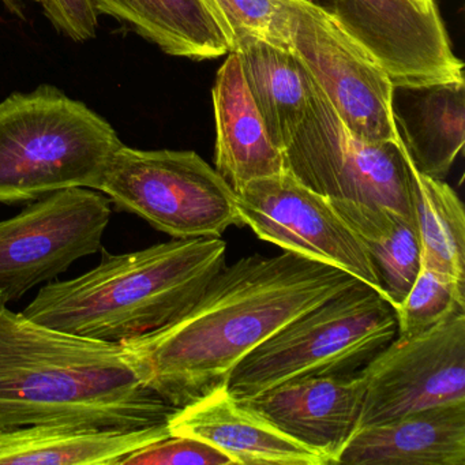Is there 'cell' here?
Returning <instances> with one entry per match:
<instances>
[{"instance_id":"6da1fadb","label":"cell","mask_w":465,"mask_h":465,"mask_svg":"<svg viewBox=\"0 0 465 465\" xmlns=\"http://www.w3.org/2000/svg\"><path fill=\"white\" fill-rule=\"evenodd\" d=\"M356 282L296 252L247 255L223 266L183 317L119 345L138 380L182 408L227 385L261 342Z\"/></svg>"},{"instance_id":"7a4b0ae2","label":"cell","mask_w":465,"mask_h":465,"mask_svg":"<svg viewBox=\"0 0 465 465\" xmlns=\"http://www.w3.org/2000/svg\"><path fill=\"white\" fill-rule=\"evenodd\" d=\"M0 292V431L61 423L134 430L179 408L138 380L119 344L48 328Z\"/></svg>"},{"instance_id":"3957f363","label":"cell","mask_w":465,"mask_h":465,"mask_svg":"<svg viewBox=\"0 0 465 465\" xmlns=\"http://www.w3.org/2000/svg\"><path fill=\"white\" fill-rule=\"evenodd\" d=\"M47 282L24 314L64 333L121 344L183 317L225 265L222 238L173 239Z\"/></svg>"},{"instance_id":"277c9868","label":"cell","mask_w":465,"mask_h":465,"mask_svg":"<svg viewBox=\"0 0 465 465\" xmlns=\"http://www.w3.org/2000/svg\"><path fill=\"white\" fill-rule=\"evenodd\" d=\"M122 145L104 118L54 86L12 94L0 103V203L73 187L99 192Z\"/></svg>"},{"instance_id":"5b68a950","label":"cell","mask_w":465,"mask_h":465,"mask_svg":"<svg viewBox=\"0 0 465 465\" xmlns=\"http://www.w3.org/2000/svg\"><path fill=\"white\" fill-rule=\"evenodd\" d=\"M396 334L393 307L356 282L261 342L236 364L225 388L244 401L290 381L350 374Z\"/></svg>"},{"instance_id":"8992f818","label":"cell","mask_w":465,"mask_h":465,"mask_svg":"<svg viewBox=\"0 0 465 465\" xmlns=\"http://www.w3.org/2000/svg\"><path fill=\"white\" fill-rule=\"evenodd\" d=\"M282 156L288 173L328 200L383 206L416 222L402 143H371L351 133L314 80L309 110Z\"/></svg>"},{"instance_id":"52a82bcc","label":"cell","mask_w":465,"mask_h":465,"mask_svg":"<svg viewBox=\"0 0 465 465\" xmlns=\"http://www.w3.org/2000/svg\"><path fill=\"white\" fill-rule=\"evenodd\" d=\"M116 208L173 239L220 238L242 224L236 193L193 151H141L122 145L100 183Z\"/></svg>"},{"instance_id":"ba28073f","label":"cell","mask_w":465,"mask_h":465,"mask_svg":"<svg viewBox=\"0 0 465 465\" xmlns=\"http://www.w3.org/2000/svg\"><path fill=\"white\" fill-rule=\"evenodd\" d=\"M97 190L73 187L34 201L0 222V292L15 302L103 249L113 208Z\"/></svg>"},{"instance_id":"9c48e42d","label":"cell","mask_w":465,"mask_h":465,"mask_svg":"<svg viewBox=\"0 0 465 465\" xmlns=\"http://www.w3.org/2000/svg\"><path fill=\"white\" fill-rule=\"evenodd\" d=\"M291 50L351 133L371 143L399 141L391 80L333 15L290 0Z\"/></svg>"},{"instance_id":"30bf717a","label":"cell","mask_w":465,"mask_h":465,"mask_svg":"<svg viewBox=\"0 0 465 465\" xmlns=\"http://www.w3.org/2000/svg\"><path fill=\"white\" fill-rule=\"evenodd\" d=\"M361 372L366 391L356 430L465 401V312L418 336L397 334Z\"/></svg>"},{"instance_id":"8fae6325","label":"cell","mask_w":465,"mask_h":465,"mask_svg":"<svg viewBox=\"0 0 465 465\" xmlns=\"http://www.w3.org/2000/svg\"><path fill=\"white\" fill-rule=\"evenodd\" d=\"M242 224L284 252L336 266L380 292L369 254L331 201L287 171L255 179L236 193Z\"/></svg>"},{"instance_id":"7c38bea8","label":"cell","mask_w":465,"mask_h":465,"mask_svg":"<svg viewBox=\"0 0 465 465\" xmlns=\"http://www.w3.org/2000/svg\"><path fill=\"white\" fill-rule=\"evenodd\" d=\"M333 15L393 86L464 80L434 0H337Z\"/></svg>"},{"instance_id":"4fadbf2b","label":"cell","mask_w":465,"mask_h":465,"mask_svg":"<svg viewBox=\"0 0 465 465\" xmlns=\"http://www.w3.org/2000/svg\"><path fill=\"white\" fill-rule=\"evenodd\" d=\"M364 391L358 370L290 381L241 402L333 465L358 426Z\"/></svg>"},{"instance_id":"5bb4252c","label":"cell","mask_w":465,"mask_h":465,"mask_svg":"<svg viewBox=\"0 0 465 465\" xmlns=\"http://www.w3.org/2000/svg\"><path fill=\"white\" fill-rule=\"evenodd\" d=\"M168 426L171 435L205 440L235 465H328L322 456L233 399L225 386L179 408Z\"/></svg>"},{"instance_id":"9a60e30c","label":"cell","mask_w":465,"mask_h":465,"mask_svg":"<svg viewBox=\"0 0 465 465\" xmlns=\"http://www.w3.org/2000/svg\"><path fill=\"white\" fill-rule=\"evenodd\" d=\"M337 464L465 465V401L356 430Z\"/></svg>"},{"instance_id":"2e32d148","label":"cell","mask_w":465,"mask_h":465,"mask_svg":"<svg viewBox=\"0 0 465 465\" xmlns=\"http://www.w3.org/2000/svg\"><path fill=\"white\" fill-rule=\"evenodd\" d=\"M391 110L411 164L443 181L464 148V80L393 86Z\"/></svg>"},{"instance_id":"e0dca14e","label":"cell","mask_w":465,"mask_h":465,"mask_svg":"<svg viewBox=\"0 0 465 465\" xmlns=\"http://www.w3.org/2000/svg\"><path fill=\"white\" fill-rule=\"evenodd\" d=\"M216 118V171L238 193L255 179L284 173L282 149L269 137L250 94L238 54L228 53L213 92Z\"/></svg>"},{"instance_id":"ac0fdd59","label":"cell","mask_w":465,"mask_h":465,"mask_svg":"<svg viewBox=\"0 0 465 465\" xmlns=\"http://www.w3.org/2000/svg\"><path fill=\"white\" fill-rule=\"evenodd\" d=\"M168 423L134 430L61 423L4 430L0 465H118L132 451L170 437Z\"/></svg>"},{"instance_id":"d6986e66","label":"cell","mask_w":465,"mask_h":465,"mask_svg":"<svg viewBox=\"0 0 465 465\" xmlns=\"http://www.w3.org/2000/svg\"><path fill=\"white\" fill-rule=\"evenodd\" d=\"M235 54L269 137L284 151L309 110L312 78L292 50L247 40Z\"/></svg>"},{"instance_id":"ffe728a7","label":"cell","mask_w":465,"mask_h":465,"mask_svg":"<svg viewBox=\"0 0 465 465\" xmlns=\"http://www.w3.org/2000/svg\"><path fill=\"white\" fill-rule=\"evenodd\" d=\"M110 15L165 54L206 61L227 55V42L201 0H94Z\"/></svg>"},{"instance_id":"44dd1931","label":"cell","mask_w":465,"mask_h":465,"mask_svg":"<svg viewBox=\"0 0 465 465\" xmlns=\"http://www.w3.org/2000/svg\"><path fill=\"white\" fill-rule=\"evenodd\" d=\"M331 203L369 254L381 295L393 309L399 306L423 266L416 222L383 206L351 201Z\"/></svg>"},{"instance_id":"7402d4cb","label":"cell","mask_w":465,"mask_h":465,"mask_svg":"<svg viewBox=\"0 0 465 465\" xmlns=\"http://www.w3.org/2000/svg\"><path fill=\"white\" fill-rule=\"evenodd\" d=\"M423 268L465 284V212L457 193L411 164Z\"/></svg>"},{"instance_id":"603a6c76","label":"cell","mask_w":465,"mask_h":465,"mask_svg":"<svg viewBox=\"0 0 465 465\" xmlns=\"http://www.w3.org/2000/svg\"><path fill=\"white\" fill-rule=\"evenodd\" d=\"M230 53L247 40L291 50L290 0H201Z\"/></svg>"},{"instance_id":"cb8c5ba5","label":"cell","mask_w":465,"mask_h":465,"mask_svg":"<svg viewBox=\"0 0 465 465\" xmlns=\"http://www.w3.org/2000/svg\"><path fill=\"white\" fill-rule=\"evenodd\" d=\"M465 312V284L421 266L404 301L394 307L399 336H418Z\"/></svg>"},{"instance_id":"d4e9b609","label":"cell","mask_w":465,"mask_h":465,"mask_svg":"<svg viewBox=\"0 0 465 465\" xmlns=\"http://www.w3.org/2000/svg\"><path fill=\"white\" fill-rule=\"evenodd\" d=\"M118 465H235L228 454L205 440L170 435L119 460Z\"/></svg>"},{"instance_id":"484cf974","label":"cell","mask_w":465,"mask_h":465,"mask_svg":"<svg viewBox=\"0 0 465 465\" xmlns=\"http://www.w3.org/2000/svg\"><path fill=\"white\" fill-rule=\"evenodd\" d=\"M51 23L74 42H86L96 36L99 15L94 0H42Z\"/></svg>"},{"instance_id":"4316f807","label":"cell","mask_w":465,"mask_h":465,"mask_svg":"<svg viewBox=\"0 0 465 465\" xmlns=\"http://www.w3.org/2000/svg\"><path fill=\"white\" fill-rule=\"evenodd\" d=\"M5 5H6L7 9L10 10V12L15 13V15H20L21 18L24 17L23 15V0H2ZM32 2H37V4H40L42 0H32Z\"/></svg>"},{"instance_id":"83f0119b","label":"cell","mask_w":465,"mask_h":465,"mask_svg":"<svg viewBox=\"0 0 465 465\" xmlns=\"http://www.w3.org/2000/svg\"><path fill=\"white\" fill-rule=\"evenodd\" d=\"M306 2L325 10V12L331 13V15H333L334 7H336L337 4V0H306Z\"/></svg>"}]
</instances>
